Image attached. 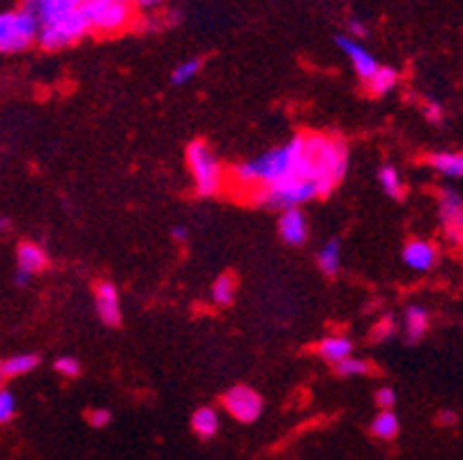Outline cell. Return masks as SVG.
Returning a JSON list of instances; mask_svg holds the SVG:
<instances>
[{
    "label": "cell",
    "mask_w": 463,
    "mask_h": 460,
    "mask_svg": "<svg viewBox=\"0 0 463 460\" xmlns=\"http://www.w3.org/2000/svg\"><path fill=\"white\" fill-rule=\"evenodd\" d=\"M90 33L97 35H118L132 28L137 5L134 0H86L81 7Z\"/></svg>",
    "instance_id": "3"
},
{
    "label": "cell",
    "mask_w": 463,
    "mask_h": 460,
    "mask_svg": "<svg viewBox=\"0 0 463 460\" xmlns=\"http://www.w3.org/2000/svg\"><path fill=\"white\" fill-rule=\"evenodd\" d=\"M37 364H40L37 354H31V352L14 354V357L3 360V364H0V375H3V378H19V375L31 373Z\"/></svg>",
    "instance_id": "17"
},
{
    "label": "cell",
    "mask_w": 463,
    "mask_h": 460,
    "mask_svg": "<svg viewBox=\"0 0 463 460\" xmlns=\"http://www.w3.org/2000/svg\"><path fill=\"white\" fill-rule=\"evenodd\" d=\"M279 233L284 238V242L290 244V247H302L307 242L309 226H307V219L300 208L284 210V214L279 219Z\"/></svg>",
    "instance_id": "10"
},
{
    "label": "cell",
    "mask_w": 463,
    "mask_h": 460,
    "mask_svg": "<svg viewBox=\"0 0 463 460\" xmlns=\"http://www.w3.org/2000/svg\"><path fill=\"white\" fill-rule=\"evenodd\" d=\"M164 0H134V5L143 7V10H150V7H157L162 5Z\"/></svg>",
    "instance_id": "34"
},
{
    "label": "cell",
    "mask_w": 463,
    "mask_h": 460,
    "mask_svg": "<svg viewBox=\"0 0 463 460\" xmlns=\"http://www.w3.org/2000/svg\"><path fill=\"white\" fill-rule=\"evenodd\" d=\"M14 412H16L14 394L7 390H3L0 391V421H3V424H7V421L14 417Z\"/></svg>",
    "instance_id": "26"
},
{
    "label": "cell",
    "mask_w": 463,
    "mask_h": 460,
    "mask_svg": "<svg viewBox=\"0 0 463 460\" xmlns=\"http://www.w3.org/2000/svg\"><path fill=\"white\" fill-rule=\"evenodd\" d=\"M339 265H341V249L336 239H330L326 247L318 251V268H321L323 274L327 277H335L339 272Z\"/></svg>",
    "instance_id": "21"
},
{
    "label": "cell",
    "mask_w": 463,
    "mask_h": 460,
    "mask_svg": "<svg viewBox=\"0 0 463 460\" xmlns=\"http://www.w3.org/2000/svg\"><path fill=\"white\" fill-rule=\"evenodd\" d=\"M222 405H224L226 412H229L233 419L242 421V424H254L260 417V412H263V399H260V394L245 385L231 387V390L222 396Z\"/></svg>",
    "instance_id": "6"
},
{
    "label": "cell",
    "mask_w": 463,
    "mask_h": 460,
    "mask_svg": "<svg viewBox=\"0 0 463 460\" xmlns=\"http://www.w3.org/2000/svg\"><path fill=\"white\" fill-rule=\"evenodd\" d=\"M28 5L40 14V19H52V16L65 14V12L81 10L86 0H28Z\"/></svg>",
    "instance_id": "14"
},
{
    "label": "cell",
    "mask_w": 463,
    "mask_h": 460,
    "mask_svg": "<svg viewBox=\"0 0 463 460\" xmlns=\"http://www.w3.org/2000/svg\"><path fill=\"white\" fill-rule=\"evenodd\" d=\"M192 428L201 440H210L217 436L219 430V415L214 408H199L192 417Z\"/></svg>",
    "instance_id": "16"
},
{
    "label": "cell",
    "mask_w": 463,
    "mask_h": 460,
    "mask_svg": "<svg viewBox=\"0 0 463 460\" xmlns=\"http://www.w3.org/2000/svg\"><path fill=\"white\" fill-rule=\"evenodd\" d=\"M95 304H97V314H99V318H102L104 324H109V327L120 324L123 311H120V297H118L116 286L109 284V281L97 286Z\"/></svg>",
    "instance_id": "9"
},
{
    "label": "cell",
    "mask_w": 463,
    "mask_h": 460,
    "mask_svg": "<svg viewBox=\"0 0 463 460\" xmlns=\"http://www.w3.org/2000/svg\"><path fill=\"white\" fill-rule=\"evenodd\" d=\"M399 433V419L392 410H381L376 419L372 421V436L378 440H392Z\"/></svg>",
    "instance_id": "20"
},
{
    "label": "cell",
    "mask_w": 463,
    "mask_h": 460,
    "mask_svg": "<svg viewBox=\"0 0 463 460\" xmlns=\"http://www.w3.org/2000/svg\"><path fill=\"white\" fill-rule=\"evenodd\" d=\"M31 274H26V272H19V269H16V272H14V284L16 286H26L28 284V281H31Z\"/></svg>",
    "instance_id": "35"
},
{
    "label": "cell",
    "mask_w": 463,
    "mask_h": 460,
    "mask_svg": "<svg viewBox=\"0 0 463 460\" xmlns=\"http://www.w3.org/2000/svg\"><path fill=\"white\" fill-rule=\"evenodd\" d=\"M438 426H443V428H454L458 424V415L454 410H440L436 417Z\"/></svg>",
    "instance_id": "32"
},
{
    "label": "cell",
    "mask_w": 463,
    "mask_h": 460,
    "mask_svg": "<svg viewBox=\"0 0 463 460\" xmlns=\"http://www.w3.org/2000/svg\"><path fill=\"white\" fill-rule=\"evenodd\" d=\"M174 238L175 239H184V238H187V233H184V228H175Z\"/></svg>",
    "instance_id": "36"
},
{
    "label": "cell",
    "mask_w": 463,
    "mask_h": 460,
    "mask_svg": "<svg viewBox=\"0 0 463 460\" xmlns=\"http://www.w3.org/2000/svg\"><path fill=\"white\" fill-rule=\"evenodd\" d=\"M348 28H351V33L355 37H364V35H367V28H364V23H362V21H357V19L348 21Z\"/></svg>",
    "instance_id": "33"
},
{
    "label": "cell",
    "mask_w": 463,
    "mask_h": 460,
    "mask_svg": "<svg viewBox=\"0 0 463 460\" xmlns=\"http://www.w3.org/2000/svg\"><path fill=\"white\" fill-rule=\"evenodd\" d=\"M376 403L381 410H392L394 403H397V396H394V391L390 387H383V390L376 391Z\"/></svg>",
    "instance_id": "29"
},
{
    "label": "cell",
    "mask_w": 463,
    "mask_h": 460,
    "mask_svg": "<svg viewBox=\"0 0 463 460\" xmlns=\"http://www.w3.org/2000/svg\"><path fill=\"white\" fill-rule=\"evenodd\" d=\"M187 164L194 175V187L199 196H217L224 187V166L214 157V152L203 141H194L187 147Z\"/></svg>",
    "instance_id": "4"
},
{
    "label": "cell",
    "mask_w": 463,
    "mask_h": 460,
    "mask_svg": "<svg viewBox=\"0 0 463 460\" xmlns=\"http://www.w3.org/2000/svg\"><path fill=\"white\" fill-rule=\"evenodd\" d=\"M56 371L61 375H65V378H77L81 373V366H79V361L74 357H61V360H56Z\"/></svg>",
    "instance_id": "27"
},
{
    "label": "cell",
    "mask_w": 463,
    "mask_h": 460,
    "mask_svg": "<svg viewBox=\"0 0 463 460\" xmlns=\"http://www.w3.org/2000/svg\"><path fill=\"white\" fill-rule=\"evenodd\" d=\"M86 419L92 428H104V426L111 424V412L104 410V408H97V410H88Z\"/></svg>",
    "instance_id": "28"
},
{
    "label": "cell",
    "mask_w": 463,
    "mask_h": 460,
    "mask_svg": "<svg viewBox=\"0 0 463 460\" xmlns=\"http://www.w3.org/2000/svg\"><path fill=\"white\" fill-rule=\"evenodd\" d=\"M397 83H399V74L392 70V67H378V71L369 79L367 86L372 95L383 97V95H390V92L397 88Z\"/></svg>",
    "instance_id": "19"
},
{
    "label": "cell",
    "mask_w": 463,
    "mask_h": 460,
    "mask_svg": "<svg viewBox=\"0 0 463 460\" xmlns=\"http://www.w3.org/2000/svg\"><path fill=\"white\" fill-rule=\"evenodd\" d=\"M86 33H90V28H88L83 10L65 12V14H58L52 16V19L42 21L40 46H44L46 51L65 49V46L77 44Z\"/></svg>",
    "instance_id": "5"
},
{
    "label": "cell",
    "mask_w": 463,
    "mask_h": 460,
    "mask_svg": "<svg viewBox=\"0 0 463 460\" xmlns=\"http://www.w3.org/2000/svg\"><path fill=\"white\" fill-rule=\"evenodd\" d=\"M438 214H440L445 238L454 247H463V198L452 189H445L438 198Z\"/></svg>",
    "instance_id": "7"
},
{
    "label": "cell",
    "mask_w": 463,
    "mask_h": 460,
    "mask_svg": "<svg viewBox=\"0 0 463 460\" xmlns=\"http://www.w3.org/2000/svg\"><path fill=\"white\" fill-rule=\"evenodd\" d=\"M429 166L445 177H463V150L436 152L429 157Z\"/></svg>",
    "instance_id": "15"
},
{
    "label": "cell",
    "mask_w": 463,
    "mask_h": 460,
    "mask_svg": "<svg viewBox=\"0 0 463 460\" xmlns=\"http://www.w3.org/2000/svg\"><path fill=\"white\" fill-rule=\"evenodd\" d=\"M378 183H381L383 192L387 193L390 198H402L403 196V180L402 175H399V171L394 166H383L381 171H378Z\"/></svg>",
    "instance_id": "22"
},
{
    "label": "cell",
    "mask_w": 463,
    "mask_h": 460,
    "mask_svg": "<svg viewBox=\"0 0 463 460\" xmlns=\"http://www.w3.org/2000/svg\"><path fill=\"white\" fill-rule=\"evenodd\" d=\"M390 336H394V323H392V318H385L376 329H373V339L387 341Z\"/></svg>",
    "instance_id": "31"
},
{
    "label": "cell",
    "mask_w": 463,
    "mask_h": 460,
    "mask_svg": "<svg viewBox=\"0 0 463 460\" xmlns=\"http://www.w3.org/2000/svg\"><path fill=\"white\" fill-rule=\"evenodd\" d=\"M213 299L222 306L231 304L235 299V278L231 274H222L213 286Z\"/></svg>",
    "instance_id": "23"
},
{
    "label": "cell",
    "mask_w": 463,
    "mask_h": 460,
    "mask_svg": "<svg viewBox=\"0 0 463 460\" xmlns=\"http://www.w3.org/2000/svg\"><path fill=\"white\" fill-rule=\"evenodd\" d=\"M336 44L341 46V51L346 53L351 65L355 67L357 76L364 79V81H369V79L378 71V67H381L376 62V58H373L372 53L360 44V42L353 40V37H336Z\"/></svg>",
    "instance_id": "8"
},
{
    "label": "cell",
    "mask_w": 463,
    "mask_h": 460,
    "mask_svg": "<svg viewBox=\"0 0 463 460\" xmlns=\"http://www.w3.org/2000/svg\"><path fill=\"white\" fill-rule=\"evenodd\" d=\"M438 251L431 242H424V239H412L403 247V263L411 269H418V272H427L436 265Z\"/></svg>",
    "instance_id": "11"
},
{
    "label": "cell",
    "mask_w": 463,
    "mask_h": 460,
    "mask_svg": "<svg viewBox=\"0 0 463 460\" xmlns=\"http://www.w3.org/2000/svg\"><path fill=\"white\" fill-rule=\"evenodd\" d=\"M372 371V366L364 360H357V357H348V360L339 361L336 364V373L344 375V378H357V375H367Z\"/></svg>",
    "instance_id": "25"
},
{
    "label": "cell",
    "mask_w": 463,
    "mask_h": 460,
    "mask_svg": "<svg viewBox=\"0 0 463 460\" xmlns=\"http://www.w3.org/2000/svg\"><path fill=\"white\" fill-rule=\"evenodd\" d=\"M348 147L336 136L302 134L286 146L233 168V183L263 208H300L327 196L344 180Z\"/></svg>",
    "instance_id": "1"
},
{
    "label": "cell",
    "mask_w": 463,
    "mask_h": 460,
    "mask_svg": "<svg viewBox=\"0 0 463 460\" xmlns=\"http://www.w3.org/2000/svg\"><path fill=\"white\" fill-rule=\"evenodd\" d=\"M201 65H203V62H201L199 58H189V61L180 62L174 70V74H171V83H174V86H184V83H189L194 76L201 71Z\"/></svg>",
    "instance_id": "24"
},
{
    "label": "cell",
    "mask_w": 463,
    "mask_h": 460,
    "mask_svg": "<svg viewBox=\"0 0 463 460\" xmlns=\"http://www.w3.org/2000/svg\"><path fill=\"white\" fill-rule=\"evenodd\" d=\"M422 113L424 117H427L429 122H440L443 120V107H440V101H424V107H422Z\"/></svg>",
    "instance_id": "30"
},
{
    "label": "cell",
    "mask_w": 463,
    "mask_h": 460,
    "mask_svg": "<svg viewBox=\"0 0 463 460\" xmlns=\"http://www.w3.org/2000/svg\"><path fill=\"white\" fill-rule=\"evenodd\" d=\"M46 268V256L37 244L24 242L16 249V269L26 274H37Z\"/></svg>",
    "instance_id": "12"
},
{
    "label": "cell",
    "mask_w": 463,
    "mask_h": 460,
    "mask_svg": "<svg viewBox=\"0 0 463 460\" xmlns=\"http://www.w3.org/2000/svg\"><path fill=\"white\" fill-rule=\"evenodd\" d=\"M42 19L31 5L3 12L0 16V51L19 53L40 42Z\"/></svg>",
    "instance_id": "2"
},
{
    "label": "cell",
    "mask_w": 463,
    "mask_h": 460,
    "mask_svg": "<svg viewBox=\"0 0 463 460\" xmlns=\"http://www.w3.org/2000/svg\"><path fill=\"white\" fill-rule=\"evenodd\" d=\"M318 354H321L326 361L336 366L339 361L353 357V343L346 336H327V339H323L321 345H318Z\"/></svg>",
    "instance_id": "13"
},
{
    "label": "cell",
    "mask_w": 463,
    "mask_h": 460,
    "mask_svg": "<svg viewBox=\"0 0 463 460\" xmlns=\"http://www.w3.org/2000/svg\"><path fill=\"white\" fill-rule=\"evenodd\" d=\"M403 329L411 341H420L429 329V314L422 306H408L403 314Z\"/></svg>",
    "instance_id": "18"
}]
</instances>
